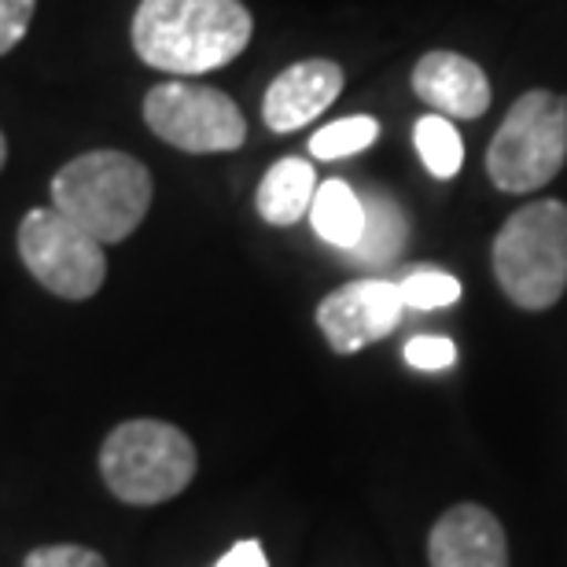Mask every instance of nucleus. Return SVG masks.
<instances>
[{"label": "nucleus", "instance_id": "12", "mask_svg": "<svg viewBox=\"0 0 567 567\" xmlns=\"http://www.w3.org/2000/svg\"><path fill=\"white\" fill-rule=\"evenodd\" d=\"M313 192H317L313 166L306 158L288 155L266 169L262 185H258V214H262V221L277 225V229H288V225L310 214Z\"/></svg>", "mask_w": 567, "mask_h": 567}, {"label": "nucleus", "instance_id": "3", "mask_svg": "<svg viewBox=\"0 0 567 567\" xmlns=\"http://www.w3.org/2000/svg\"><path fill=\"white\" fill-rule=\"evenodd\" d=\"M196 446L177 424L137 421L118 424L100 446V475L107 491L126 505H163L196 475Z\"/></svg>", "mask_w": 567, "mask_h": 567}, {"label": "nucleus", "instance_id": "9", "mask_svg": "<svg viewBox=\"0 0 567 567\" xmlns=\"http://www.w3.org/2000/svg\"><path fill=\"white\" fill-rule=\"evenodd\" d=\"M431 567H508L505 527L483 505H453L427 538Z\"/></svg>", "mask_w": 567, "mask_h": 567}, {"label": "nucleus", "instance_id": "19", "mask_svg": "<svg viewBox=\"0 0 567 567\" xmlns=\"http://www.w3.org/2000/svg\"><path fill=\"white\" fill-rule=\"evenodd\" d=\"M22 567H107V560L85 546H41L30 553Z\"/></svg>", "mask_w": 567, "mask_h": 567}, {"label": "nucleus", "instance_id": "14", "mask_svg": "<svg viewBox=\"0 0 567 567\" xmlns=\"http://www.w3.org/2000/svg\"><path fill=\"white\" fill-rule=\"evenodd\" d=\"M310 221L324 244L350 251L361 240V229H365V207H361V196L347 181L332 177L324 185H317L310 203Z\"/></svg>", "mask_w": 567, "mask_h": 567}, {"label": "nucleus", "instance_id": "10", "mask_svg": "<svg viewBox=\"0 0 567 567\" xmlns=\"http://www.w3.org/2000/svg\"><path fill=\"white\" fill-rule=\"evenodd\" d=\"M343 89V66L332 60H302L277 74V82L266 89L262 118L274 133H295L317 115H324L336 104Z\"/></svg>", "mask_w": 567, "mask_h": 567}, {"label": "nucleus", "instance_id": "7", "mask_svg": "<svg viewBox=\"0 0 567 567\" xmlns=\"http://www.w3.org/2000/svg\"><path fill=\"white\" fill-rule=\"evenodd\" d=\"M144 122L158 141L192 155L236 152L247 141V122L240 107L221 89L210 85L163 82L147 89Z\"/></svg>", "mask_w": 567, "mask_h": 567}, {"label": "nucleus", "instance_id": "4", "mask_svg": "<svg viewBox=\"0 0 567 567\" xmlns=\"http://www.w3.org/2000/svg\"><path fill=\"white\" fill-rule=\"evenodd\" d=\"M494 277L519 310H549L567 291V203L519 207L494 236Z\"/></svg>", "mask_w": 567, "mask_h": 567}, {"label": "nucleus", "instance_id": "16", "mask_svg": "<svg viewBox=\"0 0 567 567\" xmlns=\"http://www.w3.org/2000/svg\"><path fill=\"white\" fill-rule=\"evenodd\" d=\"M380 137V122L369 115H350L339 118L332 126L317 130L310 137V155L313 158H347L372 147Z\"/></svg>", "mask_w": 567, "mask_h": 567}, {"label": "nucleus", "instance_id": "1", "mask_svg": "<svg viewBox=\"0 0 567 567\" xmlns=\"http://www.w3.org/2000/svg\"><path fill=\"white\" fill-rule=\"evenodd\" d=\"M251 30V11L240 0H141L133 49L155 71L196 78L236 60Z\"/></svg>", "mask_w": 567, "mask_h": 567}, {"label": "nucleus", "instance_id": "20", "mask_svg": "<svg viewBox=\"0 0 567 567\" xmlns=\"http://www.w3.org/2000/svg\"><path fill=\"white\" fill-rule=\"evenodd\" d=\"M38 0H0V55H8L27 38Z\"/></svg>", "mask_w": 567, "mask_h": 567}, {"label": "nucleus", "instance_id": "18", "mask_svg": "<svg viewBox=\"0 0 567 567\" xmlns=\"http://www.w3.org/2000/svg\"><path fill=\"white\" fill-rule=\"evenodd\" d=\"M405 361L421 372H442L457 361V347L446 336H413L405 343Z\"/></svg>", "mask_w": 567, "mask_h": 567}, {"label": "nucleus", "instance_id": "13", "mask_svg": "<svg viewBox=\"0 0 567 567\" xmlns=\"http://www.w3.org/2000/svg\"><path fill=\"white\" fill-rule=\"evenodd\" d=\"M358 196L361 207H365V229H361V240L347 255L361 266H391L410 244V218L380 188H365Z\"/></svg>", "mask_w": 567, "mask_h": 567}, {"label": "nucleus", "instance_id": "6", "mask_svg": "<svg viewBox=\"0 0 567 567\" xmlns=\"http://www.w3.org/2000/svg\"><path fill=\"white\" fill-rule=\"evenodd\" d=\"M19 258L30 277L60 299L82 302L104 288V244L55 207H33L19 221Z\"/></svg>", "mask_w": 567, "mask_h": 567}, {"label": "nucleus", "instance_id": "17", "mask_svg": "<svg viewBox=\"0 0 567 567\" xmlns=\"http://www.w3.org/2000/svg\"><path fill=\"white\" fill-rule=\"evenodd\" d=\"M405 310H442L461 299V280L435 266H416L399 280Z\"/></svg>", "mask_w": 567, "mask_h": 567}, {"label": "nucleus", "instance_id": "5", "mask_svg": "<svg viewBox=\"0 0 567 567\" xmlns=\"http://www.w3.org/2000/svg\"><path fill=\"white\" fill-rule=\"evenodd\" d=\"M567 163V100L530 89L513 104L486 147V174L502 192L527 196L546 188Z\"/></svg>", "mask_w": 567, "mask_h": 567}, {"label": "nucleus", "instance_id": "15", "mask_svg": "<svg viewBox=\"0 0 567 567\" xmlns=\"http://www.w3.org/2000/svg\"><path fill=\"white\" fill-rule=\"evenodd\" d=\"M413 144L431 177H439V181L457 177V169L464 163V144H461L457 126H453L446 115H424L416 122Z\"/></svg>", "mask_w": 567, "mask_h": 567}, {"label": "nucleus", "instance_id": "22", "mask_svg": "<svg viewBox=\"0 0 567 567\" xmlns=\"http://www.w3.org/2000/svg\"><path fill=\"white\" fill-rule=\"evenodd\" d=\"M8 163V141H4V133H0V169H4Z\"/></svg>", "mask_w": 567, "mask_h": 567}, {"label": "nucleus", "instance_id": "21", "mask_svg": "<svg viewBox=\"0 0 567 567\" xmlns=\"http://www.w3.org/2000/svg\"><path fill=\"white\" fill-rule=\"evenodd\" d=\"M214 567H269V557H266L262 542L244 538V542H236V546L225 553V557Z\"/></svg>", "mask_w": 567, "mask_h": 567}, {"label": "nucleus", "instance_id": "2", "mask_svg": "<svg viewBox=\"0 0 567 567\" xmlns=\"http://www.w3.org/2000/svg\"><path fill=\"white\" fill-rule=\"evenodd\" d=\"M152 196L147 166L126 152H85L52 177V207L100 244L130 240Z\"/></svg>", "mask_w": 567, "mask_h": 567}, {"label": "nucleus", "instance_id": "8", "mask_svg": "<svg viewBox=\"0 0 567 567\" xmlns=\"http://www.w3.org/2000/svg\"><path fill=\"white\" fill-rule=\"evenodd\" d=\"M405 302L399 280L361 277L336 288L317 306V324L336 354H358L380 339H388L402 324Z\"/></svg>", "mask_w": 567, "mask_h": 567}, {"label": "nucleus", "instance_id": "11", "mask_svg": "<svg viewBox=\"0 0 567 567\" xmlns=\"http://www.w3.org/2000/svg\"><path fill=\"white\" fill-rule=\"evenodd\" d=\"M413 89L435 115L480 118L491 107V82L483 66L457 52H427L413 66Z\"/></svg>", "mask_w": 567, "mask_h": 567}]
</instances>
